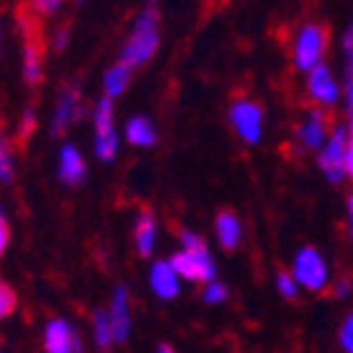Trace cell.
<instances>
[{"label":"cell","instance_id":"obj_1","mask_svg":"<svg viewBox=\"0 0 353 353\" xmlns=\"http://www.w3.org/2000/svg\"><path fill=\"white\" fill-rule=\"evenodd\" d=\"M157 48H160V9L154 0H149L138 12V17L132 20V31L123 42L118 62H123L129 70H138L146 62H152Z\"/></svg>","mask_w":353,"mask_h":353},{"label":"cell","instance_id":"obj_2","mask_svg":"<svg viewBox=\"0 0 353 353\" xmlns=\"http://www.w3.org/2000/svg\"><path fill=\"white\" fill-rule=\"evenodd\" d=\"M171 267L176 270V275L183 278V283H210L216 281V261L213 252L205 241V236L194 233V230H183L180 233V250L171 258Z\"/></svg>","mask_w":353,"mask_h":353},{"label":"cell","instance_id":"obj_3","mask_svg":"<svg viewBox=\"0 0 353 353\" xmlns=\"http://www.w3.org/2000/svg\"><path fill=\"white\" fill-rule=\"evenodd\" d=\"M289 272L294 275L300 292L323 294L325 289H331V263L325 261V255L314 244H303L294 252Z\"/></svg>","mask_w":353,"mask_h":353},{"label":"cell","instance_id":"obj_4","mask_svg":"<svg viewBox=\"0 0 353 353\" xmlns=\"http://www.w3.org/2000/svg\"><path fill=\"white\" fill-rule=\"evenodd\" d=\"M328 51V31L323 23H305L292 39V62L300 73H312L314 68L325 65Z\"/></svg>","mask_w":353,"mask_h":353},{"label":"cell","instance_id":"obj_5","mask_svg":"<svg viewBox=\"0 0 353 353\" xmlns=\"http://www.w3.org/2000/svg\"><path fill=\"white\" fill-rule=\"evenodd\" d=\"M121 149V135L115 129V101L101 96L93 107V152L101 163H112Z\"/></svg>","mask_w":353,"mask_h":353},{"label":"cell","instance_id":"obj_6","mask_svg":"<svg viewBox=\"0 0 353 353\" xmlns=\"http://www.w3.org/2000/svg\"><path fill=\"white\" fill-rule=\"evenodd\" d=\"M228 118H230V126L236 132V138H241L247 146H255L261 143L263 138V126H267V112L263 107L252 99H236L228 110Z\"/></svg>","mask_w":353,"mask_h":353},{"label":"cell","instance_id":"obj_7","mask_svg":"<svg viewBox=\"0 0 353 353\" xmlns=\"http://www.w3.org/2000/svg\"><path fill=\"white\" fill-rule=\"evenodd\" d=\"M350 143V126H334L325 146L317 152V165L331 185H339L345 180V154Z\"/></svg>","mask_w":353,"mask_h":353},{"label":"cell","instance_id":"obj_8","mask_svg":"<svg viewBox=\"0 0 353 353\" xmlns=\"http://www.w3.org/2000/svg\"><path fill=\"white\" fill-rule=\"evenodd\" d=\"M305 93L317 104V110H331L342 99V81L328 65H320L312 73H305Z\"/></svg>","mask_w":353,"mask_h":353},{"label":"cell","instance_id":"obj_9","mask_svg":"<svg viewBox=\"0 0 353 353\" xmlns=\"http://www.w3.org/2000/svg\"><path fill=\"white\" fill-rule=\"evenodd\" d=\"M328 135H331L328 118H325L323 110L314 107V110H308V112L303 115V121H300V126H297V146H300L303 152H320V149L325 146Z\"/></svg>","mask_w":353,"mask_h":353},{"label":"cell","instance_id":"obj_10","mask_svg":"<svg viewBox=\"0 0 353 353\" xmlns=\"http://www.w3.org/2000/svg\"><path fill=\"white\" fill-rule=\"evenodd\" d=\"M183 278L176 275V270L171 267V261L163 258V261H152V270H149V289L157 300L168 303V300H176L183 294Z\"/></svg>","mask_w":353,"mask_h":353},{"label":"cell","instance_id":"obj_11","mask_svg":"<svg viewBox=\"0 0 353 353\" xmlns=\"http://www.w3.org/2000/svg\"><path fill=\"white\" fill-rule=\"evenodd\" d=\"M42 345H46V353H84L79 331L68 320H62V317H57V320H51L46 325Z\"/></svg>","mask_w":353,"mask_h":353},{"label":"cell","instance_id":"obj_12","mask_svg":"<svg viewBox=\"0 0 353 353\" xmlns=\"http://www.w3.org/2000/svg\"><path fill=\"white\" fill-rule=\"evenodd\" d=\"M81 115V93L76 84H65L62 93L57 99L54 115H51V135H65V132L73 126V121H79Z\"/></svg>","mask_w":353,"mask_h":353},{"label":"cell","instance_id":"obj_13","mask_svg":"<svg viewBox=\"0 0 353 353\" xmlns=\"http://www.w3.org/2000/svg\"><path fill=\"white\" fill-rule=\"evenodd\" d=\"M107 312H110L115 345L129 342V334H132V300H129L126 286H115L112 300H110V305H107Z\"/></svg>","mask_w":353,"mask_h":353},{"label":"cell","instance_id":"obj_14","mask_svg":"<svg viewBox=\"0 0 353 353\" xmlns=\"http://www.w3.org/2000/svg\"><path fill=\"white\" fill-rule=\"evenodd\" d=\"M57 176L65 185H81L87 180V160L73 143H62L57 154Z\"/></svg>","mask_w":353,"mask_h":353},{"label":"cell","instance_id":"obj_15","mask_svg":"<svg viewBox=\"0 0 353 353\" xmlns=\"http://www.w3.org/2000/svg\"><path fill=\"white\" fill-rule=\"evenodd\" d=\"M213 233H216L219 247L228 250V252L239 250L241 241H244V225H241V219H239L233 210L216 213V219H213Z\"/></svg>","mask_w":353,"mask_h":353},{"label":"cell","instance_id":"obj_16","mask_svg":"<svg viewBox=\"0 0 353 353\" xmlns=\"http://www.w3.org/2000/svg\"><path fill=\"white\" fill-rule=\"evenodd\" d=\"M42 70H46V48H42V39L34 34H26L23 39V79L26 84H39L42 81Z\"/></svg>","mask_w":353,"mask_h":353},{"label":"cell","instance_id":"obj_17","mask_svg":"<svg viewBox=\"0 0 353 353\" xmlns=\"http://www.w3.org/2000/svg\"><path fill=\"white\" fill-rule=\"evenodd\" d=\"M157 236H160V225L157 216L152 210H141L135 219V230H132V239H135V250L141 258H152V252L157 250Z\"/></svg>","mask_w":353,"mask_h":353},{"label":"cell","instance_id":"obj_18","mask_svg":"<svg viewBox=\"0 0 353 353\" xmlns=\"http://www.w3.org/2000/svg\"><path fill=\"white\" fill-rule=\"evenodd\" d=\"M123 141L135 149H152L157 143V126L146 115H132L123 123Z\"/></svg>","mask_w":353,"mask_h":353},{"label":"cell","instance_id":"obj_19","mask_svg":"<svg viewBox=\"0 0 353 353\" xmlns=\"http://www.w3.org/2000/svg\"><path fill=\"white\" fill-rule=\"evenodd\" d=\"M342 96H345L347 118L353 123V23L342 34Z\"/></svg>","mask_w":353,"mask_h":353},{"label":"cell","instance_id":"obj_20","mask_svg":"<svg viewBox=\"0 0 353 353\" xmlns=\"http://www.w3.org/2000/svg\"><path fill=\"white\" fill-rule=\"evenodd\" d=\"M129 81H132V70H129L123 62H115V65L107 68V73H104V96L115 101L121 93H126Z\"/></svg>","mask_w":353,"mask_h":353},{"label":"cell","instance_id":"obj_21","mask_svg":"<svg viewBox=\"0 0 353 353\" xmlns=\"http://www.w3.org/2000/svg\"><path fill=\"white\" fill-rule=\"evenodd\" d=\"M93 342H96L99 350H110L115 345L112 323H110V312H107V308H96V314H93Z\"/></svg>","mask_w":353,"mask_h":353},{"label":"cell","instance_id":"obj_22","mask_svg":"<svg viewBox=\"0 0 353 353\" xmlns=\"http://www.w3.org/2000/svg\"><path fill=\"white\" fill-rule=\"evenodd\" d=\"M14 183V152L6 141V135L0 132V185Z\"/></svg>","mask_w":353,"mask_h":353},{"label":"cell","instance_id":"obj_23","mask_svg":"<svg viewBox=\"0 0 353 353\" xmlns=\"http://www.w3.org/2000/svg\"><path fill=\"white\" fill-rule=\"evenodd\" d=\"M228 297H230V286L225 281H219V278L202 286V303L205 305H222Z\"/></svg>","mask_w":353,"mask_h":353},{"label":"cell","instance_id":"obj_24","mask_svg":"<svg viewBox=\"0 0 353 353\" xmlns=\"http://www.w3.org/2000/svg\"><path fill=\"white\" fill-rule=\"evenodd\" d=\"M275 289H278V294L283 300H297L300 297V286H297V281H294V275L289 270H281L275 275Z\"/></svg>","mask_w":353,"mask_h":353},{"label":"cell","instance_id":"obj_25","mask_svg":"<svg viewBox=\"0 0 353 353\" xmlns=\"http://www.w3.org/2000/svg\"><path fill=\"white\" fill-rule=\"evenodd\" d=\"M336 347L339 353H353V312H347L336 328Z\"/></svg>","mask_w":353,"mask_h":353},{"label":"cell","instance_id":"obj_26","mask_svg":"<svg viewBox=\"0 0 353 353\" xmlns=\"http://www.w3.org/2000/svg\"><path fill=\"white\" fill-rule=\"evenodd\" d=\"M17 308V294L14 289L6 283V281H0V320H6L12 312Z\"/></svg>","mask_w":353,"mask_h":353},{"label":"cell","instance_id":"obj_27","mask_svg":"<svg viewBox=\"0 0 353 353\" xmlns=\"http://www.w3.org/2000/svg\"><path fill=\"white\" fill-rule=\"evenodd\" d=\"M65 6V0H28V9L37 17H51Z\"/></svg>","mask_w":353,"mask_h":353},{"label":"cell","instance_id":"obj_28","mask_svg":"<svg viewBox=\"0 0 353 353\" xmlns=\"http://www.w3.org/2000/svg\"><path fill=\"white\" fill-rule=\"evenodd\" d=\"M331 294H334L336 300L350 297V294H353V278H347V275L334 278V281H331Z\"/></svg>","mask_w":353,"mask_h":353},{"label":"cell","instance_id":"obj_29","mask_svg":"<svg viewBox=\"0 0 353 353\" xmlns=\"http://www.w3.org/2000/svg\"><path fill=\"white\" fill-rule=\"evenodd\" d=\"M9 241H12V225H9L6 213L0 210V258H3V252L9 250Z\"/></svg>","mask_w":353,"mask_h":353},{"label":"cell","instance_id":"obj_30","mask_svg":"<svg viewBox=\"0 0 353 353\" xmlns=\"http://www.w3.org/2000/svg\"><path fill=\"white\" fill-rule=\"evenodd\" d=\"M34 121H37V115H34V110L28 107L26 112H23V121H20V138L26 141L28 135H31V129H34Z\"/></svg>","mask_w":353,"mask_h":353},{"label":"cell","instance_id":"obj_31","mask_svg":"<svg viewBox=\"0 0 353 353\" xmlns=\"http://www.w3.org/2000/svg\"><path fill=\"white\" fill-rule=\"evenodd\" d=\"M345 180H353V138H350L347 154H345Z\"/></svg>","mask_w":353,"mask_h":353},{"label":"cell","instance_id":"obj_32","mask_svg":"<svg viewBox=\"0 0 353 353\" xmlns=\"http://www.w3.org/2000/svg\"><path fill=\"white\" fill-rule=\"evenodd\" d=\"M68 28H59L57 34H54V51H65V46H68Z\"/></svg>","mask_w":353,"mask_h":353},{"label":"cell","instance_id":"obj_33","mask_svg":"<svg viewBox=\"0 0 353 353\" xmlns=\"http://www.w3.org/2000/svg\"><path fill=\"white\" fill-rule=\"evenodd\" d=\"M345 216H347V236L353 241V194L347 196V208H345Z\"/></svg>","mask_w":353,"mask_h":353},{"label":"cell","instance_id":"obj_34","mask_svg":"<svg viewBox=\"0 0 353 353\" xmlns=\"http://www.w3.org/2000/svg\"><path fill=\"white\" fill-rule=\"evenodd\" d=\"M154 353H176V347H174V345H168V342H160V345L154 347Z\"/></svg>","mask_w":353,"mask_h":353},{"label":"cell","instance_id":"obj_35","mask_svg":"<svg viewBox=\"0 0 353 353\" xmlns=\"http://www.w3.org/2000/svg\"><path fill=\"white\" fill-rule=\"evenodd\" d=\"M0 48H3V31H0Z\"/></svg>","mask_w":353,"mask_h":353}]
</instances>
